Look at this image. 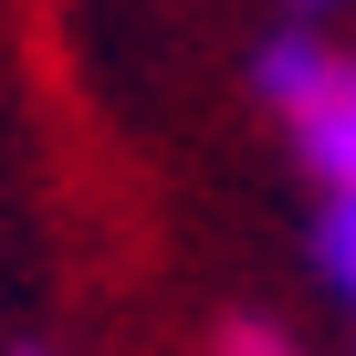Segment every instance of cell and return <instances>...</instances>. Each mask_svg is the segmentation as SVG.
I'll return each mask as SVG.
<instances>
[{"instance_id": "obj_1", "label": "cell", "mask_w": 356, "mask_h": 356, "mask_svg": "<svg viewBox=\"0 0 356 356\" xmlns=\"http://www.w3.org/2000/svg\"><path fill=\"white\" fill-rule=\"evenodd\" d=\"M346 74H356V63H346V53H335L314 22H293V32H273V42L252 53V95H262L283 126H304V115H314V105L346 84Z\"/></svg>"}, {"instance_id": "obj_2", "label": "cell", "mask_w": 356, "mask_h": 356, "mask_svg": "<svg viewBox=\"0 0 356 356\" xmlns=\"http://www.w3.org/2000/svg\"><path fill=\"white\" fill-rule=\"evenodd\" d=\"M293 147H304V168L325 178V189H356V74H346V84L293 126Z\"/></svg>"}, {"instance_id": "obj_3", "label": "cell", "mask_w": 356, "mask_h": 356, "mask_svg": "<svg viewBox=\"0 0 356 356\" xmlns=\"http://www.w3.org/2000/svg\"><path fill=\"white\" fill-rule=\"evenodd\" d=\"M314 273L356 304V189H325V220H314Z\"/></svg>"}, {"instance_id": "obj_4", "label": "cell", "mask_w": 356, "mask_h": 356, "mask_svg": "<svg viewBox=\"0 0 356 356\" xmlns=\"http://www.w3.org/2000/svg\"><path fill=\"white\" fill-rule=\"evenodd\" d=\"M220 356H304V346H293L283 325H262V314H252V325H231V335H220Z\"/></svg>"}, {"instance_id": "obj_5", "label": "cell", "mask_w": 356, "mask_h": 356, "mask_svg": "<svg viewBox=\"0 0 356 356\" xmlns=\"http://www.w3.org/2000/svg\"><path fill=\"white\" fill-rule=\"evenodd\" d=\"M293 11H346V0H293Z\"/></svg>"}]
</instances>
